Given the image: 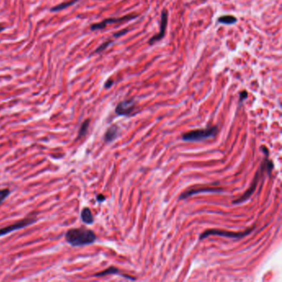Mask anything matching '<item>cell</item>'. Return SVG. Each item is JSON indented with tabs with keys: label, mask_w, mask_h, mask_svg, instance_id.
Here are the masks:
<instances>
[{
	"label": "cell",
	"mask_w": 282,
	"mask_h": 282,
	"mask_svg": "<svg viewBox=\"0 0 282 282\" xmlns=\"http://www.w3.org/2000/svg\"><path fill=\"white\" fill-rule=\"evenodd\" d=\"M114 80L112 79H109L107 81L105 82V87L106 89H110V87H112L113 84H114Z\"/></svg>",
	"instance_id": "20"
},
{
	"label": "cell",
	"mask_w": 282,
	"mask_h": 282,
	"mask_svg": "<svg viewBox=\"0 0 282 282\" xmlns=\"http://www.w3.org/2000/svg\"><path fill=\"white\" fill-rule=\"evenodd\" d=\"M78 0H71L70 2H65L62 3L61 5H57V6H55V7L51 9V12H58V11H61V10H65L66 8L70 7L71 5H74L77 2Z\"/></svg>",
	"instance_id": "15"
},
{
	"label": "cell",
	"mask_w": 282,
	"mask_h": 282,
	"mask_svg": "<svg viewBox=\"0 0 282 282\" xmlns=\"http://www.w3.org/2000/svg\"><path fill=\"white\" fill-rule=\"evenodd\" d=\"M80 218H81L82 222L84 223V224H92L93 221H95L92 212H91V210H89V208L88 207H84V209L81 210Z\"/></svg>",
	"instance_id": "12"
},
{
	"label": "cell",
	"mask_w": 282,
	"mask_h": 282,
	"mask_svg": "<svg viewBox=\"0 0 282 282\" xmlns=\"http://www.w3.org/2000/svg\"><path fill=\"white\" fill-rule=\"evenodd\" d=\"M261 149H263L261 150V151L264 152L265 158H264L263 161L261 162V166L259 167L258 170L256 171L254 179H253V181L252 183V185H251L250 188H248L247 192L243 194V196H241L240 198L233 201V204L238 205V204L243 203L245 201H247V200H249L252 194L254 193L255 191H256V186H257L260 179H262L263 176H265V174H266L267 175H270V174L272 172L274 164H273L272 161H270V158H269V151L265 147H261Z\"/></svg>",
	"instance_id": "1"
},
{
	"label": "cell",
	"mask_w": 282,
	"mask_h": 282,
	"mask_svg": "<svg viewBox=\"0 0 282 282\" xmlns=\"http://www.w3.org/2000/svg\"><path fill=\"white\" fill-rule=\"evenodd\" d=\"M89 122H90L89 119H86L82 123L81 126L79 128V132L77 134L76 140L81 139L82 138H84V136L86 135L87 133H88V129H89Z\"/></svg>",
	"instance_id": "14"
},
{
	"label": "cell",
	"mask_w": 282,
	"mask_h": 282,
	"mask_svg": "<svg viewBox=\"0 0 282 282\" xmlns=\"http://www.w3.org/2000/svg\"><path fill=\"white\" fill-rule=\"evenodd\" d=\"M254 228L247 229L245 232H231V231L221 230V229H209L201 233L200 239L203 240L205 238L210 237V236H221V237H226V238H235V239H239V238H244L245 236H247L252 233Z\"/></svg>",
	"instance_id": "4"
},
{
	"label": "cell",
	"mask_w": 282,
	"mask_h": 282,
	"mask_svg": "<svg viewBox=\"0 0 282 282\" xmlns=\"http://www.w3.org/2000/svg\"><path fill=\"white\" fill-rule=\"evenodd\" d=\"M119 131H120V129L117 125H113V126L108 128L105 134V138H105V142L110 143V142L115 141L119 136Z\"/></svg>",
	"instance_id": "11"
},
{
	"label": "cell",
	"mask_w": 282,
	"mask_h": 282,
	"mask_svg": "<svg viewBox=\"0 0 282 282\" xmlns=\"http://www.w3.org/2000/svg\"><path fill=\"white\" fill-rule=\"evenodd\" d=\"M237 22H238L237 18L233 15H229V14L219 17L218 19L219 24H226V25H232V24H236Z\"/></svg>",
	"instance_id": "13"
},
{
	"label": "cell",
	"mask_w": 282,
	"mask_h": 282,
	"mask_svg": "<svg viewBox=\"0 0 282 282\" xmlns=\"http://www.w3.org/2000/svg\"><path fill=\"white\" fill-rule=\"evenodd\" d=\"M121 275V276H124V277L128 278L129 280H136V278L134 277H131L129 275H124V274H122L119 271V269L116 268L115 266H110L109 268L106 269V270H103L101 272L97 273V274H95L93 276L95 277H101V276H105V275Z\"/></svg>",
	"instance_id": "10"
},
{
	"label": "cell",
	"mask_w": 282,
	"mask_h": 282,
	"mask_svg": "<svg viewBox=\"0 0 282 282\" xmlns=\"http://www.w3.org/2000/svg\"><path fill=\"white\" fill-rule=\"evenodd\" d=\"M10 193H11V192L8 188L0 190V205L10 196Z\"/></svg>",
	"instance_id": "16"
},
{
	"label": "cell",
	"mask_w": 282,
	"mask_h": 282,
	"mask_svg": "<svg viewBox=\"0 0 282 282\" xmlns=\"http://www.w3.org/2000/svg\"><path fill=\"white\" fill-rule=\"evenodd\" d=\"M65 241L72 247H83L93 244L97 239L93 231L85 228H74L65 233Z\"/></svg>",
	"instance_id": "2"
},
{
	"label": "cell",
	"mask_w": 282,
	"mask_h": 282,
	"mask_svg": "<svg viewBox=\"0 0 282 282\" xmlns=\"http://www.w3.org/2000/svg\"><path fill=\"white\" fill-rule=\"evenodd\" d=\"M168 23V12L167 10H162L161 15V23H160V32L157 34L153 36L151 39L149 40V44L152 45L156 42L161 41L162 38L165 37L166 34V27H167Z\"/></svg>",
	"instance_id": "7"
},
{
	"label": "cell",
	"mask_w": 282,
	"mask_h": 282,
	"mask_svg": "<svg viewBox=\"0 0 282 282\" xmlns=\"http://www.w3.org/2000/svg\"><path fill=\"white\" fill-rule=\"evenodd\" d=\"M4 29H5V28H4V27H0V32L4 30Z\"/></svg>",
	"instance_id": "22"
},
{
	"label": "cell",
	"mask_w": 282,
	"mask_h": 282,
	"mask_svg": "<svg viewBox=\"0 0 282 282\" xmlns=\"http://www.w3.org/2000/svg\"><path fill=\"white\" fill-rule=\"evenodd\" d=\"M38 220V218L35 215L31 216V217L24 218V219L15 222L14 224L9 225V226L4 227L0 229V237L7 235L10 233H13L14 231L19 230V229H24L26 227L30 226L32 224H35Z\"/></svg>",
	"instance_id": "5"
},
{
	"label": "cell",
	"mask_w": 282,
	"mask_h": 282,
	"mask_svg": "<svg viewBox=\"0 0 282 282\" xmlns=\"http://www.w3.org/2000/svg\"><path fill=\"white\" fill-rule=\"evenodd\" d=\"M112 40H108L106 42H104L102 45H101L100 47L96 50V53H101L102 51H105L107 47H110V45L112 44Z\"/></svg>",
	"instance_id": "17"
},
{
	"label": "cell",
	"mask_w": 282,
	"mask_h": 282,
	"mask_svg": "<svg viewBox=\"0 0 282 282\" xmlns=\"http://www.w3.org/2000/svg\"><path fill=\"white\" fill-rule=\"evenodd\" d=\"M130 30L128 29V28H126V29H123V30L119 31V33H115V34H114V37L116 38H120L122 36L125 35Z\"/></svg>",
	"instance_id": "18"
},
{
	"label": "cell",
	"mask_w": 282,
	"mask_h": 282,
	"mask_svg": "<svg viewBox=\"0 0 282 282\" xmlns=\"http://www.w3.org/2000/svg\"><path fill=\"white\" fill-rule=\"evenodd\" d=\"M218 133V127H209L204 129H196L184 133L182 135V140L185 142H202V141L215 138Z\"/></svg>",
	"instance_id": "3"
},
{
	"label": "cell",
	"mask_w": 282,
	"mask_h": 282,
	"mask_svg": "<svg viewBox=\"0 0 282 282\" xmlns=\"http://www.w3.org/2000/svg\"><path fill=\"white\" fill-rule=\"evenodd\" d=\"M223 192L221 189H218V188H201V189H192L189 191L184 192L182 193L179 197V200H184V199L191 197V196H195L199 193H220Z\"/></svg>",
	"instance_id": "9"
},
{
	"label": "cell",
	"mask_w": 282,
	"mask_h": 282,
	"mask_svg": "<svg viewBox=\"0 0 282 282\" xmlns=\"http://www.w3.org/2000/svg\"><path fill=\"white\" fill-rule=\"evenodd\" d=\"M136 102L133 100H128L119 103L115 109V113L119 116H128L134 111Z\"/></svg>",
	"instance_id": "8"
},
{
	"label": "cell",
	"mask_w": 282,
	"mask_h": 282,
	"mask_svg": "<svg viewBox=\"0 0 282 282\" xmlns=\"http://www.w3.org/2000/svg\"><path fill=\"white\" fill-rule=\"evenodd\" d=\"M138 14H128L126 16L120 17V18H110V19H105L101 23L95 24L91 25L90 29L92 31L101 30L106 28V26L110 24H119L124 22L130 21L138 18Z\"/></svg>",
	"instance_id": "6"
},
{
	"label": "cell",
	"mask_w": 282,
	"mask_h": 282,
	"mask_svg": "<svg viewBox=\"0 0 282 282\" xmlns=\"http://www.w3.org/2000/svg\"><path fill=\"white\" fill-rule=\"evenodd\" d=\"M105 200H106V198H105V196H103V195H98L97 197H96V201H98L99 203H102Z\"/></svg>",
	"instance_id": "21"
},
{
	"label": "cell",
	"mask_w": 282,
	"mask_h": 282,
	"mask_svg": "<svg viewBox=\"0 0 282 282\" xmlns=\"http://www.w3.org/2000/svg\"><path fill=\"white\" fill-rule=\"evenodd\" d=\"M240 98H239V103L243 102L245 100H247V97H248V93H247V91H243V92H241L240 95Z\"/></svg>",
	"instance_id": "19"
}]
</instances>
